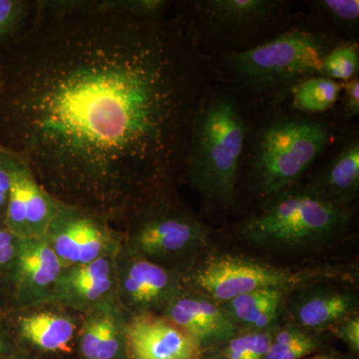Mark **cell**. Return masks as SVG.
<instances>
[{
  "label": "cell",
  "mask_w": 359,
  "mask_h": 359,
  "mask_svg": "<svg viewBox=\"0 0 359 359\" xmlns=\"http://www.w3.org/2000/svg\"><path fill=\"white\" fill-rule=\"evenodd\" d=\"M139 0L34 1L0 46V148L54 199L107 219L184 180L209 59Z\"/></svg>",
  "instance_id": "cell-1"
},
{
  "label": "cell",
  "mask_w": 359,
  "mask_h": 359,
  "mask_svg": "<svg viewBox=\"0 0 359 359\" xmlns=\"http://www.w3.org/2000/svg\"><path fill=\"white\" fill-rule=\"evenodd\" d=\"M340 126L334 110L304 114L292 109L289 99L276 105L252 107L238 183L247 180L261 205L299 183L332 147Z\"/></svg>",
  "instance_id": "cell-2"
},
{
  "label": "cell",
  "mask_w": 359,
  "mask_h": 359,
  "mask_svg": "<svg viewBox=\"0 0 359 359\" xmlns=\"http://www.w3.org/2000/svg\"><path fill=\"white\" fill-rule=\"evenodd\" d=\"M342 40L321 30L304 11L285 32L241 53L209 59L214 81L252 107L276 105L309 77L323 75V59Z\"/></svg>",
  "instance_id": "cell-3"
},
{
  "label": "cell",
  "mask_w": 359,
  "mask_h": 359,
  "mask_svg": "<svg viewBox=\"0 0 359 359\" xmlns=\"http://www.w3.org/2000/svg\"><path fill=\"white\" fill-rule=\"evenodd\" d=\"M252 107L233 89L212 82L194 118L184 180L205 209L229 211L238 185Z\"/></svg>",
  "instance_id": "cell-4"
},
{
  "label": "cell",
  "mask_w": 359,
  "mask_h": 359,
  "mask_svg": "<svg viewBox=\"0 0 359 359\" xmlns=\"http://www.w3.org/2000/svg\"><path fill=\"white\" fill-rule=\"evenodd\" d=\"M172 18L207 59L255 48L285 32L299 18L290 0H183Z\"/></svg>",
  "instance_id": "cell-5"
},
{
  "label": "cell",
  "mask_w": 359,
  "mask_h": 359,
  "mask_svg": "<svg viewBox=\"0 0 359 359\" xmlns=\"http://www.w3.org/2000/svg\"><path fill=\"white\" fill-rule=\"evenodd\" d=\"M353 208L334 204L313 187L297 183L264 201L241 224L243 238L266 247L320 244L348 226Z\"/></svg>",
  "instance_id": "cell-6"
},
{
  "label": "cell",
  "mask_w": 359,
  "mask_h": 359,
  "mask_svg": "<svg viewBox=\"0 0 359 359\" xmlns=\"http://www.w3.org/2000/svg\"><path fill=\"white\" fill-rule=\"evenodd\" d=\"M334 278L337 273L327 269H283L247 257L216 255L203 262L186 282L191 290L224 304L255 290L278 289L290 292Z\"/></svg>",
  "instance_id": "cell-7"
},
{
  "label": "cell",
  "mask_w": 359,
  "mask_h": 359,
  "mask_svg": "<svg viewBox=\"0 0 359 359\" xmlns=\"http://www.w3.org/2000/svg\"><path fill=\"white\" fill-rule=\"evenodd\" d=\"M129 219L127 247L166 269L195 255L209 240L207 226L170 199L151 203Z\"/></svg>",
  "instance_id": "cell-8"
},
{
  "label": "cell",
  "mask_w": 359,
  "mask_h": 359,
  "mask_svg": "<svg viewBox=\"0 0 359 359\" xmlns=\"http://www.w3.org/2000/svg\"><path fill=\"white\" fill-rule=\"evenodd\" d=\"M114 264L116 295L132 316L162 314L184 290L178 271L149 261L127 245L116 252Z\"/></svg>",
  "instance_id": "cell-9"
},
{
  "label": "cell",
  "mask_w": 359,
  "mask_h": 359,
  "mask_svg": "<svg viewBox=\"0 0 359 359\" xmlns=\"http://www.w3.org/2000/svg\"><path fill=\"white\" fill-rule=\"evenodd\" d=\"M107 233V223L102 217L59 202L44 238L65 269L100 256Z\"/></svg>",
  "instance_id": "cell-10"
},
{
  "label": "cell",
  "mask_w": 359,
  "mask_h": 359,
  "mask_svg": "<svg viewBox=\"0 0 359 359\" xmlns=\"http://www.w3.org/2000/svg\"><path fill=\"white\" fill-rule=\"evenodd\" d=\"M128 359H201L203 347L162 314H134L124 325Z\"/></svg>",
  "instance_id": "cell-11"
},
{
  "label": "cell",
  "mask_w": 359,
  "mask_h": 359,
  "mask_svg": "<svg viewBox=\"0 0 359 359\" xmlns=\"http://www.w3.org/2000/svg\"><path fill=\"white\" fill-rule=\"evenodd\" d=\"M63 269L44 237L20 238L9 273L18 301L26 306L50 301L52 290Z\"/></svg>",
  "instance_id": "cell-12"
},
{
  "label": "cell",
  "mask_w": 359,
  "mask_h": 359,
  "mask_svg": "<svg viewBox=\"0 0 359 359\" xmlns=\"http://www.w3.org/2000/svg\"><path fill=\"white\" fill-rule=\"evenodd\" d=\"M115 255L63 269L52 290L50 301L88 311L112 302V294H116Z\"/></svg>",
  "instance_id": "cell-13"
},
{
  "label": "cell",
  "mask_w": 359,
  "mask_h": 359,
  "mask_svg": "<svg viewBox=\"0 0 359 359\" xmlns=\"http://www.w3.org/2000/svg\"><path fill=\"white\" fill-rule=\"evenodd\" d=\"M332 148L327 164L308 184L330 202L353 208L359 192L358 129L340 126Z\"/></svg>",
  "instance_id": "cell-14"
},
{
  "label": "cell",
  "mask_w": 359,
  "mask_h": 359,
  "mask_svg": "<svg viewBox=\"0 0 359 359\" xmlns=\"http://www.w3.org/2000/svg\"><path fill=\"white\" fill-rule=\"evenodd\" d=\"M200 346L226 342L238 334L221 304L197 290H185L162 313Z\"/></svg>",
  "instance_id": "cell-15"
},
{
  "label": "cell",
  "mask_w": 359,
  "mask_h": 359,
  "mask_svg": "<svg viewBox=\"0 0 359 359\" xmlns=\"http://www.w3.org/2000/svg\"><path fill=\"white\" fill-rule=\"evenodd\" d=\"M353 294L330 287L308 289L295 299L292 318L297 327L304 330L330 328L337 321L356 313Z\"/></svg>",
  "instance_id": "cell-16"
},
{
  "label": "cell",
  "mask_w": 359,
  "mask_h": 359,
  "mask_svg": "<svg viewBox=\"0 0 359 359\" xmlns=\"http://www.w3.org/2000/svg\"><path fill=\"white\" fill-rule=\"evenodd\" d=\"M285 290L264 289L247 292L221 304L235 327L245 332H263L273 328L280 314Z\"/></svg>",
  "instance_id": "cell-17"
},
{
  "label": "cell",
  "mask_w": 359,
  "mask_h": 359,
  "mask_svg": "<svg viewBox=\"0 0 359 359\" xmlns=\"http://www.w3.org/2000/svg\"><path fill=\"white\" fill-rule=\"evenodd\" d=\"M18 332L26 341L50 353L71 351L77 325L67 314L39 311L25 314L18 320Z\"/></svg>",
  "instance_id": "cell-18"
},
{
  "label": "cell",
  "mask_w": 359,
  "mask_h": 359,
  "mask_svg": "<svg viewBox=\"0 0 359 359\" xmlns=\"http://www.w3.org/2000/svg\"><path fill=\"white\" fill-rule=\"evenodd\" d=\"M309 20L321 30L342 41L359 39L358 0H309L304 1Z\"/></svg>",
  "instance_id": "cell-19"
},
{
  "label": "cell",
  "mask_w": 359,
  "mask_h": 359,
  "mask_svg": "<svg viewBox=\"0 0 359 359\" xmlns=\"http://www.w3.org/2000/svg\"><path fill=\"white\" fill-rule=\"evenodd\" d=\"M342 92L341 82L316 75L304 80L292 89L290 107L309 115H321L334 109Z\"/></svg>",
  "instance_id": "cell-20"
},
{
  "label": "cell",
  "mask_w": 359,
  "mask_h": 359,
  "mask_svg": "<svg viewBox=\"0 0 359 359\" xmlns=\"http://www.w3.org/2000/svg\"><path fill=\"white\" fill-rule=\"evenodd\" d=\"M26 238L44 237L59 202L40 185L29 168L25 174Z\"/></svg>",
  "instance_id": "cell-21"
},
{
  "label": "cell",
  "mask_w": 359,
  "mask_h": 359,
  "mask_svg": "<svg viewBox=\"0 0 359 359\" xmlns=\"http://www.w3.org/2000/svg\"><path fill=\"white\" fill-rule=\"evenodd\" d=\"M316 349V339L297 325L275 330L264 359H301Z\"/></svg>",
  "instance_id": "cell-22"
},
{
  "label": "cell",
  "mask_w": 359,
  "mask_h": 359,
  "mask_svg": "<svg viewBox=\"0 0 359 359\" xmlns=\"http://www.w3.org/2000/svg\"><path fill=\"white\" fill-rule=\"evenodd\" d=\"M323 76L341 83L359 76L358 43L342 42L328 52L323 59Z\"/></svg>",
  "instance_id": "cell-23"
},
{
  "label": "cell",
  "mask_w": 359,
  "mask_h": 359,
  "mask_svg": "<svg viewBox=\"0 0 359 359\" xmlns=\"http://www.w3.org/2000/svg\"><path fill=\"white\" fill-rule=\"evenodd\" d=\"M275 330L236 334L224 342L221 359H264L273 341Z\"/></svg>",
  "instance_id": "cell-24"
},
{
  "label": "cell",
  "mask_w": 359,
  "mask_h": 359,
  "mask_svg": "<svg viewBox=\"0 0 359 359\" xmlns=\"http://www.w3.org/2000/svg\"><path fill=\"white\" fill-rule=\"evenodd\" d=\"M34 2L0 0V46L13 39L27 22Z\"/></svg>",
  "instance_id": "cell-25"
},
{
  "label": "cell",
  "mask_w": 359,
  "mask_h": 359,
  "mask_svg": "<svg viewBox=\"0 0 359 359\" xmlns=\"http://www.w3.org/2000/svg\"><path fill=\"white\" fill-rule=\"evenodd\" d=\"M124 325L112 302L104 306L102 337L96 359H114L124 344Z\"/></svg>",
  "instance_id": "cell-26"
},
{
  "label": "cell",
  "mask_w": 359,
  "mask_h": 359,
  "mask_svg": "<svg viewBox=\"0 0 359 359\" xmlns=\"http://www.w3.org/2000/svg\"><path fill=\"white\" fill-rule=\"evenodd\" d=\"M106 304L90 309L91 316H89L85 320L81 340H80V347H81L82 353L86 359L97 358L99 347H100L101 337H102L103 311L104 306Z\"/></svg>",
  "instance_id": "cell-27"
},
{
  "label": "cell",
  "mask_w": 359,
  "mask_h": 359,
  "mask_svg": "<svg viewBox=\"0 0 359 359\" xmlns=\"http://www.w3.org/2000/svg\"><path fill=\"white\" fill-rule=\"evenodd\" d=\"M334 113L341 126L351 124L359 115V76L342 83V92Z\"/></svg>",
  "instance_id": "cell-28"
},
{
  "label": "cell",
  "mask_w": 359,
  "mask_h": 359,
  "mask_svg": "<svg viewBox=\"0 0 359 359\" xmlns=\"http://www.w3.org/2000/svg\"><path fill=\"white\" fill-rule=\"evenodd\" d=\"M20 238L11 233L4 224H0V276L11 273Z\"/></svg>",
  "instance_id": "cell-29"
},
{
  "label": "cell",
  "mask_w": 359,
  "mask_h": 359,
  "mask_svg": "<svg viewBox=\"0 0 359 359\" xmlns=\"http://www.w3.org/2000/svg\"><path fill=\"white\" fill-rule=\"evenodd\" d=\"M13 155L0 148V224H4V215L11 185Z\"/></svg>",
  "instance_id": "cell-30"
},
{
  "label": "cell",
  "mask_w": 359,
  "mask_h": 359,
  "mask_svg": "<svg viewBox=\"0 0 359 359\" xmlns=\"http://www.w3.org/2000/svg\"><path fill=\"white\" fill-rule=\"evenodd\" d=\"M334 334L346 341L353 351L359 349V316L355 313L337 321L330 327Z\"/></svg>",
  "instance_id": "cell-31"
},
{
  "label": "cell",
  "mask_w": 359,
  "mask_h": 359,
  "mask_svg": "<svg viewBox=\"0 0 359 359\" xmlns=\"http://www.w3.org/2000/svg\"><path fill=\"white\" fill-rule=\"evenodd\" d=\"M4 332L2 330V325L0 323V351L4 349Z\"/></svg>",
  "instance_id": "cell-32"
},
{
  "label": "cell",
  "mask_w": 359,
  "mask_h": 359,
  "mask_svg": "<svg viewBox=\"0 0 359 359\" xmlns=\"http://www.w3.org/2000/svg\"><path fill=\"white\" fill-rule=\"evenodd\" d=\"M309 359H330V358H327V356H316V358H309Z\"/></svg>",
  "instance_id": "cell-33"
}]
</instances>
